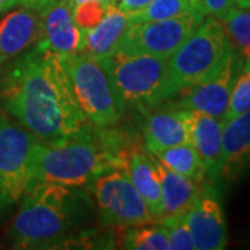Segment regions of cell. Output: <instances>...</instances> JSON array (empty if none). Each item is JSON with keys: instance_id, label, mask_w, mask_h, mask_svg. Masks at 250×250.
I'll list each match as a JSON object with an SVG mask.
<instances>
[{"instance_id": "6da1fadb", "label": "cell", "mask_w": 250, "mask_h": 250, "mask_svg": "<svg viewBox=\"0 0 250 250\" xmlns=\"http://www.w3.org/2000/svg\"><path fill=\"white\" fill-rule=\"evenodd\" d=\"M0 106L45 143L65 141L90 125L72 95L62 57L41 43L3 77Z\"/></svg>"}, {"instance_id": "7a4b0ae2", "label": "cell", "mask_w": 250, "mask_h": 250, "mask_svg": "<svg viewBox=\"0 0 250 250\" xmlns=\"http://www.w3.org/2000/svg\"><path fill=\"white\" fill-rule=\"evenodd\" d=\"M139 147L125 129L90 124L86 129L57 143L38 141L29 187L41 182L81 188L98 175L125 167L128 154Z\"/></svg>"}, {"instance_id": "3957f363", "label": "cell", "mask_w": 250, "mask_h": 250, "mask_svg": "<svg viewBox=\"0 0 250 250\" xmlns=\"http://www.w3.org/2000/svg\"><path fill=\"white\" fill-rule=\"evenodd\" d=\"M77 188L41 182L28 188L7 236L17 248L53 249L72 243V233L86 215V199Z\"/></svg>"}, {"instance_id": "277c9868", "label": "cell", "mask_w": 250, "mask_h": 250, "mask_svg": "<svg viewBox=\"0 0 250 250\" xmlns=\"http://www.w3.org/2000/svg\"><path fill=\"white\" fill-rule=\"evenodd\" d=\"M231 42L223 22L206 17L167 62L164 102L206 80L221 64Z\"/></svg>"}, {"instance_id": "5b68a950", "label": "cell", "mask_w": 250, "mask_h": 250, "mask_svg": "<svg viewBox=\"0 0 250 250\" xmlns=\"http://www.w3.org/2000/svg\"><path fill=\"white\" fill-rule=\"evenodd\" d=\"M60 57L75 102L90 124L96 126L118 124L125 106L102 60L82 52Z\"/></svg>"}, {"instance_id": "8992f818", "label": "cell", "mask_w": 250, "mask_h": 250, "mask_svg": "<svg viewBox=\"0 0 250 250\" xmlns=\"http://www.w3.org/2000/svg\"><path fill=\"white\" fill-rule=\"evenodd\" d=\"M100 60L110 74L124 106L129 104L141 111L157 107L164 102L168 59L116 50Z\"/></svg>"}, {"instance_id": "52a82bcc", "label": "cell", "mask_w": 250, "mask_h": 250, "mask_svg": "<svg viewBox=\"0 0 250 250\" xmlns=\"http://www.w3.org/2000/svg\"><path fill=\"white\" fill-rule=\"evenodd\" d=\"M38 141L0 111V217L20 203L27 192Z\"/></svg>"}, {"instance_id": "ba28073f", "label": "cell", "mask_w": 250, "mask_h": 250, "mask_svg": "<svg viewBox=\"0 0 250 250\" xmlns=\"http://www.w3.org/2000/svg\"><path fill=\"white\" fill-rule=\"evenodd\" d=\"M88 185L95 197L103 227L128 228L157 221L135 189L125 167L106 171Z\"/></svg>"}, {"instance_id": "9c48e42d", "label": "cell", "mask_w": 250, "mask_h": 250, "mask_svg": "<svg viewBox=\"0 0 250 250\" xmlns=\"http://www.w3.org/2000/svg\"><path fill=\"white\" fill-rule=\"evenodd\" d=\"M205 18L200 13L189 9L166 20L131 22L117 50L170 59L171 54L195 32Z\"/></svg>"}, {"instance_id": "30bf717a", "label": "cell", "mask_w": 250, "mask_h": 250, "mask_svg": "<svg viewBox=\"0 0 250 250\" xmlns=\"http://www.w3.org/2000/svg\"><path fill=\"white\" fill-rule=\"evenodd\" d=\"M245 60L231 45L221 64L206 80L179 92L178 100L171 106L189 111H199L224 121L233 83Z\"/></svg>"}, {"instance_id": "8fae6325", "label": "cell", "mask_w": 250, "mask_h": 250, "mask_svg": "<svg viewBox=\"0 0 250 250\" xmlns=\"http://www.w3.org/2000/svg\"><path fill=\"white\" fill-rule=\"evenodd\" d=\"M185 220L196 250H221L227 246L228 231L223 206L210 181L205 182Z\"/></svg>"}, {"instance_id": "7c38bea8", "label": "cell", "mask_w": 250, "mask_h": 250, "mask_svg": "<svg viewBox=\"0 0 250 250\" xmlns=\"http://www.w3.org/2000/svg\"><path fill=\"white\" fill-rule=\"evenodd\" d=\"M71 0H54L41 11V45L59 56L78 53L83 50L85 31L74 20Z\"/></svg>"}, {"instance_id": "4fadbf2b", "label": "cell", "mask_w": 250, "mask_h": 250, "mask_svg": "<svg viewBox=\"0 0 250 250\" xmlns=\"http://www.w3.org/2000/svg\"><path fill=\"white\" fill-rule=\"evenodd\" d=\"M142 129L145 147L156 153L177 145L190 143V111L168 106L167 108H145ZM192 145V143H190Z\"/></svg>"}, {"instance_id": "5bb4252c", "label": "cell", "mask_w": 250, "mask_h": 250, "mask_svg": "<svg viewBox=\"0 0 250 250\" xmlns=\"http://www.w3.org/2000/svg\"><path fill=\"white\" fill-rule=\"evenodd\" d=\"M250 168V110L224 121L218 179L235 182Z\"/></svg>"}, {"instance_id": "9a60e30c", "label": "cell", "mask_w": 250, "mask_h": 250, "mask_svg": "<svg viewBox=\"0 0 250 250\" xmlns=\"http://www.w3.org/2000/svg\"><path fill=\"white\" fill-rule=\"evenodd\" d=\"M42 24L35 10L22 7L0 20V65L22 54L41 39Z\"/></svg>"}, {"instance_id": "2e32d148", "label": "cell", "mask_w": 250, "mask_h": 250, "mask_svg": "<svg viewBox=\"0 0 250 250\" xmlns=\"http://www.w3.org/2000/svg\"><path fill=\"white\" fill-rule=\"evenodd\" d=\"M223 125L224 121L221 118L199 111H190V143L196 149L208 181L218 179Z\"/></svg>"}, {"instance_id": "e0dca14e", "label": "cell", "mask_w": 250, "mask_h": 250, "mask_svg": "<svg viewBox=\"0 0 250 250\" xmlns=\"http://www.w3.org/2000/svg\"><path fill=\"white\" fill-rule=\"evenodd\" d=\"M125 168L135 189L142 196L157 221L164 217V202L161 193V182L156 167V159L152 153L147 154L141 147H136L128 154Z\"/></svg>"}, {"instance_id": "ac0fdd59", "label": "cell", "mask_w": 250, "mask_h": 250, "mask_svg": "<svg viewBox=\"0 0 250 250\" xmlns=\"http://www.w3.org/2000/svg\"><path fill=\"white\" fill-rule=\"evenodd\" d=\"M131 25L129 16L108 3L104 17L96 27L85 32V42L82 53L103 59L114 53L120 45L125 31Z\"/></svg>"}, {"instance_id": "d6986e66", "label": "cell", "mask_w": 250, "mask_h": 250, "mask_svg": "<svg viewBox=\"0 0 250 250\" xmlns=\"http://www.w3.org/2000/svg\"><path fill=\"white\" fill-rule=\"evenodd\" d=\"M156 159V157H154ZM161 182L164 215H184L193 206L205 182H199L167 168L156 159Z\"/></svg>"}, {"instance_id": "ffe728a7", "label": "cell", "mask_w": 250, "mask_h": 250, "mask_svg": "<svg viewBox=\"0 0 250 250\" xmlns=\"http://www.w3.org/2000/svg\"><path fill=\"white\" fill-rule=\"evenodd\" d=\"M152 154L163 166L178 172L181 175H185L188 178L195 179L199 182L208 181L196 149L190 143L177 145Z\"/></svg>"}, {"instance_id": "44dd1931", "label": "cell", "mask_w": 250, "mask_h": 250, "mask_svg": "<svg viewBox=\"0 0 250 250\" xmlns=\"http://www.w3.org/2000/svg\"><path fill=\"white\" fill-rule=\"evenodd\" d=\"M118 245L128 250H167L168 239L161 225H138L118 228Z\"/></svg>"}, {"instance_id": "7402d4cb", "label": "cell", "mask_w": 250, "mask_h": 250, "mask_svg": "<svg viewBox=\"0 0 250 250\" xmlns=\"http://www.w3.org/2000/svg\"><path fill=\"white\" fill-rule=\"evenodd\" d=\"M220 21L231 45L245 62H250V9L235 6Z\"/></svg>"}, {"instance_id": "603a6c76", "label": "cell", "mask_w": 250, "mask_h": 250, "mask_svg": "<svg viewBox=\"0 0 250 250\" xmlns=\"http://www.w3.org/2000/svg\"><path fill=\"white\" fill-rule=\"evenodd\" d=\"M189 9V0H152L146 7L128 16L131 22H146L175 17Z\"/></svg>"}, {"instance_id": "cb8c5ba5", "label": "cell", "mask_w": 250, "mask_h": 250, "mask_svg": "<svg viewBox=\"0 0 250 250\" xmlns=\"http://www.w3.org/2000/svg\"><path fill=\"white\" fill-rule=\"evenodd\" d=\"M250 110V62H245L233 83L225 120Z\"/></svg>"}, {"instance_id": "d4e9b609", "label": "cell", "mask_w": 250, "mask_h": 250, "mask_svg": "<svg viewBox=\"0 0 250 250\" xmlns=\"http://www.w3.org/2000/svg\"><path fill=\"white\" fill-rule=\"evenodd\" d=\"M159 224L164 228L168 239V248L171 250H190L195 249L192 235L189 231L185 214L184 215H164L159 220Z\"/></svg>"}, {"instance_id": "484cf974", "label": "cell", "mask_w": 250, "mask_h": 250, "mask_svg": "<svg viewBox=\"0 0 250 250\" xmlns=\"http://www.w3.org/2000/svg\"><path fill=\"white\" fill-rule=\"evenodd\" d=\"M110 1H100V0H88L75 4L74 7V20L77 25L82 31H89L96 27L102 18L104 17L106 10Z\"/></svg>"}, {"instance_id": "4316f807", "label": "cell", "mask_w": 250, "mask_h": 250, "mask_svg": "<svg viewBox=\"0 0 250 250\" xmlns=\"http://www.w3.org/2000/svg\"><path fill=\"white\" fill-rule=\"evenodd\" d=\"M190 9L200 13L203 17L223 20L229 10L236 6L235 0H189Z\"/></svg>"}, {"instance_id": "83f0119b", "label": "cell", "mask_w": 250, "mask_h": 250, "mask_svg": "<svg viewBox=\"0 0 250 250\" xmlns=\"http://www.w3.org/2000/svg\"><path fill=\"white\" fill-rule=\"evenodd\" d=\"M152 0H110L111 4H114L117 9L124 11L126 14H132L143 7H146Z\"/></svg>"}, {"instance_id": "f1b7e54d", "label": "cell", "mask_w": 250, "mask_h": 250, "mask_svg": "<svg viewBox=\"0 0 250 250\" xmlns=\"http://www.w3.org/2000/svg\"><path fill=\"white\" fill-rule=\"evenodd\" d=\"M54 0H18L20 4L25 6L28 9L35 10V11H42V10L47 7Z\"/></svg>"}, {"instance_id": "f546056e", "label": "cell", "mask_w": 250, "mask_h": 250, "mask_svg": "<svg viewBox=\"0 0 250 250\" xmlns=\"http://www.w3.org/2000/svg\"><path fill=\"white\" fill-rule=\"evenodd\" d=\"M18 0H0V14L6 10L11 9L13 6H16Z\"/></svg>"}, {"instance_id": "4dcf8cb0", "label": "cell", "mask_w": 250, "mask_h": 250, "mask_svg": "<svg viewBox=\"0 0 250 250\" xmlns=\"http://www.w3.org/2000/svg\"><path fill=\"white\" fill-rule=\"evenodd\" d=\"M235 1H236V6H239V7L250 9V0H235Z\"/></svg>"}, {"instance_id": "1f68e13d", "label": "cell", "mask_w": 250, "mask_h": 250, "mask_svg": "<svg viewBox=\"0 0 250 250\" xmlns=\"http://www.w3.org/2000/svg\"><path fill=\"white\" fill-rule=\"evenodd\" d=\"M72 3H74V6L75 4H78V3H82V1H88V0H71ZM100 1H110V0H100Z\"/></svg>"}]
</instances>
